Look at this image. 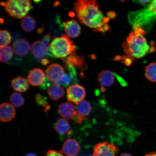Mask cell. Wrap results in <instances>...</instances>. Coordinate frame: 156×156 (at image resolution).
Listing matches in <instances>:
<instances>
[{
  "instance_id": "cell-32",
  "label": "cell",
  "mask_w": 156,
  "mask_h": 156,
  "mask_svg": "<svg viewBox=\"0 0 156 156\" xmlns=\"http://www.w3.org/2000/svg\"><path fill=\"white\" fill-rule=\"evenodd\" d=\"M153 1H141V0H138V1H133V2L134 3L138 4L141 5L145 6L147 7L151 4Z\"/></svg>"
},
{
  "instance_id": "cell-1",
  "label": "cell",
  "mask_w": 156,
  "mask_h": 156,
  "mask_svg": "<svg viewBox=\"0 0 156 156\" xmlns=\"http://www.w3.org/2000/svg\"><path fill=\"white\" fill-rule=\"evenodd\" d=\"M74 9L77 17L82 24L93 29L94 31L105 32L109 29L107 24L108 17H105L95 0H80L76 2Z\"/></svg>"
},
{
  "instance_id": "cell-5",
  "label": "cell",
  "mask_w": 156,
  "mask_h": 156,
  "mask_svg": "<svg viewBox=\"0 0 156 156\" xmlns=\"http://www.w3.org/2000/svg\"><path fill=\"white\" fill-rule=\"evenodd\" d=\"M1 4L10 16L16 19L26 16L32 8L30 1L27 0H9L1 2Z\"/></svg>"
},
{
  "instance_id": "cell-12",
  "label": "cell",
  "mask_w": 156,
  "mask_h": 156,
  "mask_svg": "<svg viewBox=\"0 0 156 156\" xmlns=\"http://www.w3.org/2000/svg\"><path fill=\"white\" fill-rule=\"evenodd\" d=\"M16 116V110L12 105L7 103H2L0 106V120L2 122L11 121Z\"/></svg>"
},
{
  "instance_id": "cell-31",
  "label": "cell",
  "mask_w": 156,
  "mask_h": 156,
  "mask_svg": "<svg viewBox=\"0 0 156 156\" xmlns=\"http://www.w3.org/2000/svg\"><path fill=\"white\" fill-rule=\"evenodd\" d=\"M45 156H64L62 151H55L50 150L46 153Z\"/></svg>"
},
{
  "instance_id": "cell-19",
  "label": "cell",
  "mask_w": 156,
  "mask_h": 156,
  "mask_svg": "<svg viewBox=\"0 0 156 156\" xmlns=\"http://www.w3.org/2000/svg\"><path fill=\"white\" fill-rule=\"evenodd\" d=\"M11 84L13 89L19 92H26L29 88L28 81L24 77H16L12 80Z\"/></svg>"
},
{
  "instance_id": "cell-26",
  "label": "cell",
  "mask_w": 156,
  "mask_h": 156,
  "mask_svg": "<svg viewBox=\"0 0 156 156\" xmlns=\"http://www.w3.org/2000/svg\"><path fill=\"white\" fill-rule=\"evenodd\" d=\"M0 47L1 48L7 46L11 41V36L9 32L5 30H1L0 32Z\"/></svg>"
},
{
  "instance_id": "cell-17",
  "label": "cell",
  "mask_w": 156,
  "mask_h": 156,
  "mask_svg": "<svg viewBox=\"0 0 156 156\" xmlns=\"http://www.w3.org/2000/svg\"><path fill=\"white\" fill-rule=\"evenodd\" d=\"M64 62L72 64L74 67L80 70H83L87 68L83 56L77 55L75 51L72 52Z\"/></svg>"
},
{
  "instance_id": "cell-9",
  "label": "cell",
  "mask_w": 156,
  "mask_h": 156,
  "mask_svg": "<svg viewBox=\"0 0 156 156\" xmlns=\"http://www.w3.org/2000/svg\"><path fill=\"white\" fill-rule=\"evenodd\" d=\"M65 74L64 68L58 64H51L46 70L47 77L48 79L55 83L61 81Z\"/></svg>"
},
{
  "instance_id": "cell-24",
  "label": "cell",
  "mask_w": 156,
  "mask_h": 156,
  "mask_svg": "<svg viewBox=\"0 0 156 156\" xmlns=\"http://www.w3.org/2000/svg\"><path fill=\"white\" fill-rule=\"evenodd\" d=\"M145 76L150 81L156 82V63H152L146 66Z\"/></svg>"
},
{
  "instance_id": "cell-3",
  "label": "cell",
  "mask_w": 156,
  "mask_h": 156,
  "mask_svg": "<svg viewBox=\"0 0 156 156\" xmlns=\"http://www.w3.org/2000/svg\"><path fill=\"white\" fill-rule=\"evenodd\" d=\"M127 18L133 29L147 26L156 20V0L153 1L145 9L130 12Z\"/></svg>"
},
{
  "instance_id": "cell-39",
  "label": "cell",
  "mask_w": 156,
  "mask_h": 156,
  "mask_svg": "<svg viewBox=\"0 0 156 156\" xmlns=\"http://www.w3.org/2000/svg\"><path fill=\"white\" fill-rule=\"evenodd\" d=\"M25 156H37L35 154L33 153H29L27 154Z\"/></svg>"
},
{
  "instance_id": "cell-15",
  "label": "cell",
  "mask_w": 156,
  "mask_h": 156,
  "mask_svg": "<svg viewBox=\"0 0 156 156\" xmlns=\"http://www.w3.org/2000/svg\"><path fill=\"white\" fill-rule=\"evenodd\" d=\"M13 48L15 53L19 56H24L28 54L30 50L29 43L24 38H19L13 44Z\"/></svg>"
},
{
  "instance_id": "cell-18",
  "label": "cell",
  "mask_w": 156,
  "mask_h": 156,
  "mask_svg": "<svg viewBox=\"0 0 156 156\" xmlns=\"http://www.w3.org/2000/svg\"><path fill=\"white\" fill-rule=\"evenodd\" d=\"M48 47L40 41H37L33 44L31 47V51L35 57L42 58L47 54Z\"/></svg>"
},
{
  "instance_id": "cell-14",
  "label": "cell",
  "mask_w": 156,
  "mask_h": 156,
  "mask_svg": "<svg viewBox=\"0 0 156 156\" xmlns=\"http://www.w3.org/2000/svg\"><path fill=\"white\" fill-rule=\"evenodd\" d=\"M60 116L67 119L73 120L76 115V108L71 103L65 102L61 103L58 109Z\"/></svg>"
},
{
  "instance_id": "cell-20",
  "label": "cell",
  "mask_w": 156,
  "mask_h": 156,
  "mask_svg": "<svg viewBox=\"0 0 156 156\" xmlns=\"http://www.w3.org/2000/svg\"><path fill=\"white\" fill-rule=\"evenodd\" d=\"M48 94L49 97L52 100L57 101L64 95V90L61 85L54 83L52 84L48 89Z\"/></svg>"
},
{
  "instance_id": "cell-13",
  "label": "cell",
  "mask_w": 156,
  "mask_h": 156,
  "mask_svg": "<svg viewBox=\"0 0 156 156\" xmlns=\"http://www.w3.org/2000/svg\"><path fill=\"white\" fill-rule=\"evenodd\" d=\"M80 146L76 140L73 139H68L64 142L62 151L67 156H75L79 153Z\"/></svg>"
},
{
  "instance_id": "cell-21",
  "label": "cell",
  "mask_w": 156,
  "mask_h": 156,
  "mask_svg": "<svg viewBox=\"0 0 156 156\" xmlns=\"http://www.w3.org/2000/svg\"><path fill=\"white\" fill-rule=\"evenodd\" d=\"M55 128L56 131L61 135L69 134L71 133V126L69 122L66 119L61 118L56 122Z\"/></svg>"
},
{
  "instance_id": "cell-10",
  "label": "cell",
  "mask_w": 156,
  "mask_h": 156,
  "mask_svg": "<svg viewBox=\"0 0 156 156\" xmlns=\"http://www.w3.org/2000/svg\"><path fill=\"white\" fill-rule=\"evenodd\" d=\"M116 74L109 70H103L98 74L97 80L101 86V90L105 92L106 88L112 86L115 81Z\"/></svg>"
},
{
  "instance_id": "cell-16",
  "label": "cell",
  "mask_w": 156,
  "mask_h": 156,
  "mask_svg": "<svg viewBox=\"0 0 156 156\" xmlns=\"http://www.w3.org/2000/svg\"><path fill=\"white\" fill-rule=\"evenodd\" d=\"M64 30L68 36L72 38L77 37L81 33V27L75 20H67L64 23Z\"/></svg>"
},
{
  "instance_id": "cell-4",
  "label": "cell",
  "mask_w": 156,
  "mask_h": 156,
  "mask_svg": "<svg viewBox=\"0 0 156 156\" xmlns=\"http://www.w3.org/2000/svg\"><path fill=\"white\" fill-rule=\"evenodd\" d=\"M48 47L56 58H65L75 49L74 42L70 40L67 34H63L60 37H54Z\"/></svg>"
},
{
  "instance_id": "cell-36",
  "label": "cell",
  "mask_w": 156,
  "mask_h": 156,
  "mask_svg": "<svg viewBox=\"0 0 156 156\" xmlns=\"http://www.w3.org/2000/svg\"><path fill=\"white\" fill-rule=\"evenodd\" d=\"M44 28L42 27V28H39L37 30V32L39 34H42V33L44 31Z\"/></svg>"
},
{
  "instance_id": "cell-34",
  "label": "cell",
  "mask_w": 156,
  "mask_h": 156,
  "mask_svg": "<svg viewBox=\"0 0 156 156\" xmlns=\"http://www.w3.org/2000/svg\"><path fill=\"white\" fill-rule=\"evenodd\" d=\"M50 63L49 60L46 58H44L42 59L41 61V63L44 65H46Z\"/></svg>"
},
{
  "instance_id": "cell-7",
  "label": "cell",
  "mask_w": 156,
  "mask_h": 156,
  "mask_svg": "<svg viewBox=\"0 0 156 156\" xmlns=\"http://www.w3.org/2000/svg\"><path fill=\"white\" fill-rule=\"evenodd\" d=\"M76 115L73 120L79 124L82 123L89 116L91 111L90 103L87 101L83 100L80 102L76 107Z\"/></svg>"
},
{
  "instance_id": "cell-11",
  "label": "cell",
  "mask_w": 156,
  "mask_h": 156,
  "mask_svg": "<svg viewBox=\"0 0 156 156\" xmlns=\"http://www.w3.org/2000/svg\"><path fill=\"white\" fill-rule=\"evenodd\" d=\"M27 77L28 83L32 86H39L44 83L45 75L42 69L37 68L30 70Z\"/></svg>"
},
{
  "instance_id": "cell-8",
  "label": "cell",
  "mask_w": 156,
  "mask_h": 156,
  "mask_svg": "<svg viewBox=\"0 0 156 156\" xmlns=\"http://www.w3.org/2000/svg\"><path fill=\"white\" fill-rule=\"evenodd\" d=\"M118 151L114 144L103 142L95 146L92 156H116Z\"/></svg>"
},
{
  "instance_id": "cell-22",
  "label": "cell",
  "mask_w": 156,
  "mask_h": 156,
  "mask_svg": "<svg viewBox=\"0 0 156 156\" xmlns=\"http://www.w3.org/2000/svg\"><path fill=\"white\" fill-rule=\"evenodd\" d=\"M21 25L25 32H32L36 28V20L34 17L27 16L21 20Z\"/></svg>"
},
{
  "instance_id": "cell-2",
  "label": "cell",
  "mask_w": 156,
  "mask_h": 156,
  "mask_svg": "<svg viewBox=\"0 0 156 156\" xmlns=\"http://www.w3.org/2000/svg\"><path fill=\"white\" fill-rule=\"evenodd\" d=\"M143 28H137L133 29L122 44L126 57L133 60L144 57L149 50V46L147 41L143 36L145 34Z\"/></svg>"
},
{
  "instance_id": "cell-37",
  "label": "cell",
  "mask_w": 156,
  "mask_h": 156,
  "mask_svg": "<svg viewBox=\"0 0 156 156\" xmlns=\"http://www.w3.org/2000/svg\"><path fill=\"white\" fill-rule=\"evenodd\" d=\"M145 156H156V153L148 154Z\"/></svg>"
},
{
  "instance_id": "cell-23",
  "label": "cell",
  "mask_w": 156,
  "mask_h": 156,
  "mask_svg": "<svg viewBox=\"0 0 156 156\" xmlns=\"http://www.w3.org/2000/svg\"><path fill=\"white\" fill-rule=\"evenodd\" d=\"M0 60L2 63H6L12 58L13 51L11 46H7L0 48Z\"/></svg>"
},
{
  "instance_id": "cell-25",
  "label": "cell",
  "mask_w": 156,
  "mask_h": 156,
  "mask_svg": "<svg viewBox=\"0 0 156 156\" xmlns=\"http://www.w3.org/2000/svg\"><path fill=\"white\" fill-rule=\"evenodd\" d=\"M10 102L13 106L19 107L24 104L25 99L20 93L13 92L10 96Z\"/></svg>"
},
{
  "instance_id": "cell-30",
  "label": "cell",
  "mask_w": 156,
  "mask_h": 156,
  "mask_svg": "<svg viewBox=\"0 0 156 156\" xmlns=\"http://www.w3.org/2000/svg\"><path fill=\"white\" fill-rule=\"evenodd\" d=\"M51 82L49 80L47 77H46L44 83L40 86V89L43 90H46L48 89L51 85Z\"/></svg>"
},
{
  "instance_id": "cell-28",
  "label": "cell",
  "mask_w": 156,
  "mask_h": 156,
  "mask_svg": "<svg viewBox=\"0 0 156 156\" xmlns=\"http://www.w3.org/2000/svg\"><path fill=\"white\" fill-rule=\"evenodd\" d=\"M64 64L66 69L69 72V75L73 79V83L77 82V71L75 68L71 64L64 62Z\"/></svg>"
},
{
  "instance_id": "cell-40",
  "label": "cell",
  "mask_w": 156,
  "mask_h": 156,
  "mask_svg": "<svg viewBox=\"0 0 156 156\" xmlns=\"http://www.w3.org/2000/svg\"><path fill=\"white\" fill-rule=\"evenodd\" d=\"M120 1L121 2H124L125 1Z\"/></svg>"
},
{
  "instance_id": "cell-29",
  "label": "cell",
  "mask_w": 156,
  "mask_h": 156,
  "mask_svg": "<svg viewBox=\"0 0 156 156\" xmlns=\"http://www.w3.org/2000/svg\"><path fill=\"white\" fill-rule=\"evenodd\" d=\"M72 81H73V79L67 73L65 74L63 79L61 81L55 83L63 86L64 87H67L71 84Z\"/></svg>"
},
{
  "instance_id": "cell-27",
  "label": "cell",
  "mask_w": 156,
  "mask_h": 156,
  "mask_svg": "<svg viewBox=\"0 0 156 156\" xmlns=\"http://www.w3.org/2000/svg\"><path fill=\"white\" fill-rule=\"evenodd\" d=\"M35 99L38 105L44 107L45 112L47 113L50 110L51 107L48 105L46 97L42 96L40 94H37L35 95Z\"/></svg>"
},
{
  "instance_id": "cell-38",
  "label": "cell",
  "mask_w": 156,
  "mask_h": 156,
  "mask_svg": "<svg viewBox=\"0 0 156 156\" xmlns=\"http://www.w3.org/2000/svg\"><path fill=\"white\" fill-rule=\"evenodd\" d=\"M120 156H133L132 155L129 153H123L121 154Z\"/></svg>"
},
{
  "instance_id": "cell-35",
  "label": "cell",
  "mask_w": 156,
  "mask_h": 156,
  "mask_svg": "<svg viewBox=\"0 0 156 156\" xmlns=\"http://www.w3.org/2000/svg\"><path fill=\"white\" fill-rule=\"evenodd\" d=\"M108 15V16L109 18H113L116 16L115 13L114 12H109L108 13V15Z\"/></svg>"
},
{
  "instance_id": "cell-6",
  "label": "cell",
  "mask_w": 156,
  "mask_h": 156,
  "mask_svg": "<svg viewBox=\"0 0 156 156\" xmlns=\"http://www.w3.org/2000/svg\"><path fill=\"white\" fill-rule=\"evenodd\" d=\"M86 91L82 86L75 84L68 88L67 90V100L69 102L78 104L83 101L86 96Z\"/></svg>"
},
{
  "instance_id": "cell-33",
  "label": "cell",
  "mask_w": 156,
  "mask_h": 156,
  "mask_svg": "<svg viewBox=\"0 0 156 156\" xmlns=\"http://www.w3.org/2000/svg\"><path fill=\"white\" fill-rule=\"evenodd\" d=\"M50 38V35L48 34L44 37L42 40V42L44 43V44H45L48 48V45L49 46V42Z\"/></svg>"
}]
</instances>
